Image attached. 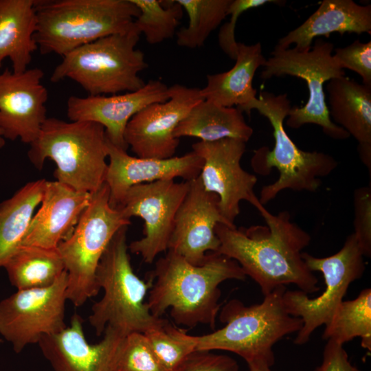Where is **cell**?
Wrapping results in <instances>:
<instances>
[{"instance_id":"cell-1","label":"cell","mask_w":371,"mask_h":371,"mask_svg":"<svg viewBox=\"0 0 371 371\" xmlns=\"http://www.w3.org/2000/svg\"><path fill=\"white\" fill-rule=\"evenodd\" d=\"M257 210L267 225L237 228L216 225L215 233L220 240L217 252L236 261L259 285L264 296L289 284L306 294L319 291L317 278L302 258V250L311 242L310 235L291 222L287 211L274 215L263 205Z\"/></svg>"},{"instance_id":"cell-2","label":"cell","mask_w":371,"mask_h":371,"mask_svg":"<svg viewBox=\"0 0 371 371\" xmlns=\"http://www.w3.org/2000/svg\"><path fill=\"white\" fill-rule=\"evenodd\" d=\"M246 277L236 261L218 252L209 253L204 263L196 266L168 250L150 274L146 304L156 317L170 308L177 324L188 328L205 324L214 329L221 308L220 284Z\"/></svg>"},{"instance_id":"cell-3","label":"cell","mask_w":371,"mask_h":371,"mask_svg":"<svg viewBox=\"0 0 371 371\" xmlns=\"http://www.w3.org/2000/svg\"><path fill=\"white\" fill-rule=\"evenodd\" d=\"M34 39L42 54L63 56L134 26L139 9L131 0H36Z\"/></svg>"},{"instance_id":"cell-4","label":"cell","mask_w":371,"mask_h":371,"mask_svg":"<svg viewBox=\"0 0 371 371\" xmlns=\"http://www.w3.org/2000/svg\"><path fill=\"white\" fill-rule=\"evenodd\" d=\"M30 145L29 159L38 169H42L46 159L54 161L56 181L91 194L104 183L107 138L100 124L47 117Z\"/></svg>"},{"instance_id":"cell-5","label":"cell","mask_w":371,"mask_h":371,"mask_svg":"<svg viewBox=\"0 0 371 371\" xmlns=\"http://www.w3.org/2000/svg\"><path fill=\"white\" fill-rule=\"evenodd\" d=\"M285 286L264 296L262 302L245 306L233 299L221 308L219 319L225 326L214 332L194 336L196 350H225L235 353L247 363L253 360L275 362L273 346L284 336L298 332L301 318L286 311L283 295Z\"/></svg>"},{"instance_id":"cell-6","label":"cell","mask_w":371,"mask_h":371,"mask_svg":"<svg viewBox=\"0 0 371 371\" xmlns=\"http://www.w3.org/2000/svg\"><path fill=\"white\" fill-rule=\"evenodd\" d=\"M291 107L286 93L275 95L264 91L249 107L250 111L257 110L267 118L275 141L273 149L262 146L254 150L251 159L253 170L260 175H269L273 168L279 172L278 179L263 186L260 191L259 201L263 205L285 189L317 191L321 178L329 175L338 165L336 159L326 153L304 151L295 144L284 128V121Z\"/></svg>"},{"instance_id":"cell-7","label":"cell","mask_w":371,"mask_h":371,"mask_svg":"<svg viewBox=\"0 0 371 371\" xmlns=\"http://www.w3.org/2000/svg\"><path fill=\"white\" fill-rule=\"evenodd\" d=\"M128 226L120 229L104 251L96 270V282L103 297L93 304L89 317L98 336L109 326L126 336L144 333L164 319L150 311L146 295L151 282L140 279L133 271L126 241Z\"/></svg>"},{"instance_id":"cell-8","label":"cell","mask_w":371,"mask_h":371,"mask_svg":"<svg viewBox=\"0 0 371 371\" xmlns=\"http://www.w3.org/2000/svg\"><path fill=\"white\" fill-rule=\"evenodd\" d=\"M141 33L135 25L82 45L63 56L50 80L69 78L89 95L132 92L144 86L139 74L148 67L144 53L135 49Z\"/></svg>"},{"instance_id":"cell-9","label":"cell","mask_w":371,"mask_h":371,"mask_svg":"<svg viewBox=\"0 0 371 371\" xmlns=\"http://www.w3.org/2000/svg\"><path fill=\"white\" fill-rule=\"evenodd\" d=\"M131 223L110 205L105 182L91 194L72 232L57 247L67 274V299L74 306L80 307L98 293L95 274L99 262L116 232Z\"/></svg>"},{"instance_id":"cell-10","label":"cell","mask_w":371,"mask_h":371,"mask_svg":"<svg viewBox=\"0 0 371 371\" xmlns=\"http://www.w3.org/2000/svg\"><path fill=\"white\" fill-rule=\"evenodd\" d=\"M333 49L332 43L322 38L316 39L308 51L285 49L276 45L263 66L260 77L266 80L273 76L289 75L306 82L308 100L303 106L291 107L286 126L297 129L306 124H313L320 126L328 137L345 139L350 135L331 120L324 92L326 82L345 76L332 54Z\"/></svg>"},{"instance_id":"cell-11","label":"cell","mask_w":371,"mask_h":371,"mask_svg":"<svg viewBox=\"0 0 371 371\" xmlns=\"http://www.w3.org/2000/svg\"><path fill=\"white\" fill-rule=\"evenodd\" d=\"M302 258L312 272L323 274L326 289L313 298L300 289L284 293L286 311L303 322L294 339L297 345L308 342L317 328L330 322L350 284L360 279L366 269L364 256L353 233L347 236L341 249L330 256L317 258L302 252Z\"/></svg>"},{"instance_id":"cell-12","label":"cell","mask_w":371,"mask_h":371,"mask_svg":"<svg viewBox=\"0 0 371 371\" xmlns=\"http://www.w3.org/2000/svg\"><path fill=\"white\" fill-rule=\"evenodd\" d=\"M67 287L65 271L48 287L17 290L0 302V334L16 353L67 326Z\"/></svg>"},{"instance_id":"cell-13","label":"cell","mask_w":371,"mask_h":371,"mask_svg":"<svg viewBox=\"0 0 371 371\" xmlns=\"http://www.w3.org/2000/svg\"><path fill=\"white\" fill-rule=\"evenodd\" d=\"M189 181L160 180L131 187L115 208L126 218L138 216L144 221V236L128 245V251L152 263L168 250L175 219L189 189Z\"/></svg>"},{"instance_id":"cell-14","label":"cell","mask_w":371,"mask_h":371,"mask_svg":"<svg viewBox=\"0 0 371 371\" xmlns=\"http://www.w3.org/2000/svg\"><path fill=\"white\" fill-rule=\"evenodd\" d=\"M192 148L203 161L199 175L203 188L218 196L221 214L231 225H235L240 214V201H246L256 209L262 205L254 190L257 177L240 165L246 142L231 138L199 141Z\"/></svg>"},{"instance_id":"cell-15","label":"cell","mask_w":371,"mask_h":371,"mask_svg":"<svg viewBox=\"0 0 371 371\" xmlns=\"http://www.w3.org/2000/svg\"><path fill=\"white\" fill-rule=\"evenodd\" d=\"M170 98L148 105L128 122L124 140L137 157L168 159L174 157L179 144L175 130L190 111L203 99L200 89L175 84Z\"/></svg>"},{"instance_id":"cell-16","label":"cell","mask_w":371,"mask_h":371,"mask_svg":"<svg viewBox=\"0 0 371 371\" xmlns=\"http://www.w3.org/2000/svg\"><path fill=\"white\" fill-rule=\"evenodd\" d=\"M188 191L177 212L168 250L193 265H201L207 254L217 252V224L231 225L223 216L219 198L203 188L200 177L189 181ZM167 250V251H168Z\"/></svg>"},{"instance_id":"cell-17","label":"cell","mask_w":371,"mask_h":371,"mask_svg":"<svg viewBox=\"0 0 371 371\" xmlns=\"http://www.w3.org/2000/svg\"><path fill=\"white\" fill-rule=\"evenodd\" d=\"M40 68L0 71V130L5 139L30 144L47 119V89Z\"/></svg>"},{"instance_id":"cell-18","label":"cell","mask_w":371,"mask_h":371,"mask_svg":"<svg viewBox=\"0 0 371 371\" xmlns=\"http://www.w3.org/2000/svg\"><path fill=\"white\" fill-rule=\"evenodd\" d=\"M169 98V87L159 80H150L141 89L123 94L72 95L67 102V114L71 121L100 124L111 144L127 150L124 131L130 120L148 105Z\"/></svg>"},{"instance_id":"cell-19","label":"cell","mask_w":371,"mask_h":371,"mask_svg":"<svg viewBox=\"0 0 371 371\" xmlns=\"http://www.w3.org/2000/svg\"><path fill=\"white\" fill-rule=\"evenodd\" d=\"M108 163L105 183L109 190L110 205L116 208L132 186L180 177L190 181L198 177L203 159L192 150L168 159L142 158L129 155L107 139Z\"/></svg>"},{"instance_id":"cell-20","label":"cell","mask_w":371,"mask_h":371,"mask_svg":"<svg viewBox=\"0 0 371 371\" xmlns=\"http://www.w3.org/2000/svg\"><path fill=\"white\" fill-rule=\"evenodd\" d=\"M83 319L74 314L70 325L58 333L44 335L38 344L54 371H112L115 357L124 337L107 326L103 339L89 344L83 331Z\"/></svg>"},{"instance_id":"cell-21","label":"cell","mask_w":371,"mask_h":371,"mask_svg":"<svg viewBox=\"0 0 371 371\" xmlns=\"http://www.w3.org/2000/svg\"><path fill=\"white\" fill-rule=\"evenodd\" d=\"M91 193L57 181H47L41 207L34 214L20 246L56 249L76 225Z\"/></svg>"},{"instance_id":"cell-22","label":"cell","mask_w":371,"mask_h":371,"mask_svg":"<svg viewBox=\"0 0 371 371\" xmlns=\"http://www.w3.org/2000/svg\"><path fill=\"white\" fill-rule=\"evenodd\" d=\"M330 119L358 142L362 163L371 175V88L347 77L333 78L326 85Z\"/></svg>"},{"instance_id":"cell-23","label":"cell","mask_w":371,"mask_h":371,"mask_svg":"<svg viewBox=\"0 0 371 371\" xmlns=\"http://www.w3.org/2000/svg\"><path fill=\"white\" fill-rule=\"evenodd\" d=\"M371 33V5H361L352 0H324L303 23L279 39L277 45L298 51H308L316 37L331 33Z\"/></svg>"},{"instance_id":"cell-24","label":"cell","mask_w":371,"mask_h":371,"mask_svg":"<svg viewBox=\"0 0 371 371\" xmlns=\"http://www.w3.org/2000/svg\"><path fill=\"white\" fill-rule=\"evenodd\" d=\"M235 60L229 70L207 75L206 85L200 89V94L205 100L225 107L236 106L249 115V107L257 98V90L253 87L254 77L267 60L262 55L260 43H238Z\"/></svg>"},{"instance_id":"cell-25","label":"cell","mask_w":371,"mask_h":371,"mask_svg":"<svg viewBox=\"0 0 371 371\" xmlns=\"http://www.w3.org/2000/svg\"><path fill=\"white\" fill-rule=\"evenodd\" d=\"M36 0H0V71L9 58L12 71L27 69L38 48L34 39L36 29Z\"/></svg>"},{"instance_id":"cell-26","label":"cell","mask_w":371,"mask_h":371,"mask_svg":"<svg viewBox=\"0 0 371 371\" xmlns=\"http://www.w3.org/2000/svg\"><path fill=\"white\" fill-rule=\"evenodd\" d=\"M237 107H225L203 100L198 102L178 124L175 137H196L211 142L226 138L249 141L254 130Z\"/></svg>"},{"instance_id":"cell-27","label":"cell","mask_w":371,"mask_h":371,"mask_svg":"<svg viewBox=\"0 0 371 371\" xmlns=\"http://www.w3.org/2000/svg\"><path fill=\"white\" fill-rule=\"evenodd\" d=\"M46 181L28 182L0 203V267H4L20 247L41 202Z\"/></svg>"},{"instance_id":"cell-28","label":"cell","mask_w":371,"mask_h":371,"mask_svg":"<svg viewBox=\"0 0 371 371\" xmlns=\"http://www.w3.org/2000/svg\"><path fill=\"white\" fill-rule=\"evenodd\" d=\"M4 268L17 290L48 287L65 271L57 248L34 246H20Z\"/></svg>"},{"instance_id":"cell-29","label":"cell","mask_w":371,"mask_h":371,"mask_svg":"<svg viewBox=\"0 0 371 371\" xmlns=\"http://www.w3.org/2000/svg\"><path fill=\"white\" fill-rule=\"evenodd\" d=\"M322 337L338 344L361 339V346L371 351V289L362 290L354 300L342 301L330 322L325 325Z\"/></svg>"},{"instance_id":"cell-30","label":"cell","mask_w":371,"mask_h":371,"mask_svg":"<svg viewBox=\"0 0 371 371\" xmlns=\"http://www.w3.org/2000/svg\"><path fill=\"white\" fill-rule=\"evenodd\" d=\"M188 16L187 27L176 32L179 46L202 47L210 34L227 16L232 0H176Z\"/></svg>"},{"instance_id":"cell-31","label":"cell","mask_w":371,"mask_h":371,"mask_svg":"<svg viewBox=\"0 0 371 371\" xmlns=\"http://www.w3.org/2000/svg\"><path fill=\"white\" fill-rule=\"evenodd\" d=\"M139 9L135 25L150 44L171 38L183 16V8L176 1L131 0Z\"/></svg>"},{"instance_id":"cell-32","label":"cell","mask_w":371,"mask_h":371,"mask_svg":"<svg viewBox=\"0 0 371 371\" xmlns=\"http://www.w3.org/2000/svg\"><path fill=\"white\" fill-rule=\"evenodd\" d=\"M144 334L157 359L167 371H179L196 350L194 336L165 319Z\"/></svg>"},{"instance_id":"cell-33","label":"cell","mask_w":371,"mask_h":371,"mask_svg":"<svg viewBox=\"0 0 371 371\" xmlns=\"http://www.w3.org/2000/svg\"><path fill=\"white\" fill-rule=\"evenodd\" d=\"M112 371H167L158 361L142 333L124 336L117 348Z\"/></svg>"},{"instance_id":"cell-34","label":"cell","mask_w":371,"mask_h":371,"mask_svg":"<svg viewBox=\"0 0 371 371\" xmlns=\"http://www.w3.org/2000/svg\"><path fill=\"white\" fill-rule=\"evenodd\" d=\"M355 234L364 256H371V183L353 192Z\"/></svg>"},{"instance_id":"cell-35","label":"cell","mask_w":371,"mask_h":371,"mask_svg":"<svg viewBox=\"0 0 371 371\" xmlns=\"http://www.w3.org/2000/svg\"><path fill=\"white\" fill-rule=\"evenodd\" d=\"M333 55L339 65L359 74L363 85L371 88V41L355 40L344 47L335 49Z\"/></svg>"},{"instance_id":"cell-36","label":"cell","mask_w":371,"mask_h":371,"mask_svg":"<svg viewBox=\"0 0 371 371\" xmlns=\"http://www.w3.org/2000/svg\"><path fill=\"white\" fill-rule=\"evenodd\" d=\"M281 2L276 0H232L227 12L230 20L220 28L218 36V45L223 52L231 59H236L238 42L235 38V27L238 17L244 12L270 3L280 5Z\"/></svg>"},{"instance_id":"cell-37","label":"cell","mask_w":371,"mask_h":371,"mask_svg":"<svg viewBox=\"0 0 371 371\" xmlns=\"http://www.w3.org/2000/svg\"><path fill=\"white\" fill-rule=\"evenodd\" d=\"M179 371H240L233 358L212 352L196 350L186 361Z\"/></svg>"},{"instance_id":"cell-38","label":"cell","mask_w":371,"mask_h":371,"mask_svg":"<svg viewBox=\"0 0 371 371\" xmlns=\"http://www.w3.org/2000/svg\"><path fill=\"white\" fill-rule=\"evenodd\" d=\"M314 371H362L352 365L342 345L328 340L323 351L322 361Z\"/></svg>"},{"instance_id":"cell-39","label":"cell","mask_w":371,"mask_h":371,"mask_svg":"<svg viewBox=\"0 0 371 371\" xmlns=\"http://www.w3.org/2000/svg\"><path fill=\"white\" fill-rule=\"evenodd\" d=\"M247 363L249 371H271L272 366L267 361L262 359L253 360Z\"/></svg>"},{"instance_id":"cell-40","label":"cell","mask_w":371,"mask_h":371,"mask_svg":"<svg viewBox=\"0 0 371 371\" xmlns=\"http://www.w3.org/2000/svg\"><path fill=\"white\" fill-rule=\"evenodd\" d=\"M5 144V138L2 135L1 131L0 130V148H3Z\"/></svg>"},{"instance_id":"cell-41","label":"cell","mask_w":371,"mask_h":371,"mask_svg":"<svg viewBox=\"0 0 371 371\" xmlns=\"http://www.w3.org/2000/svg\"><path fill=\"white\" fill-rule=\"evenodd\" d=\"M2 341V339L0 338V344H1Z\"/></svg>"}]
</instances>
